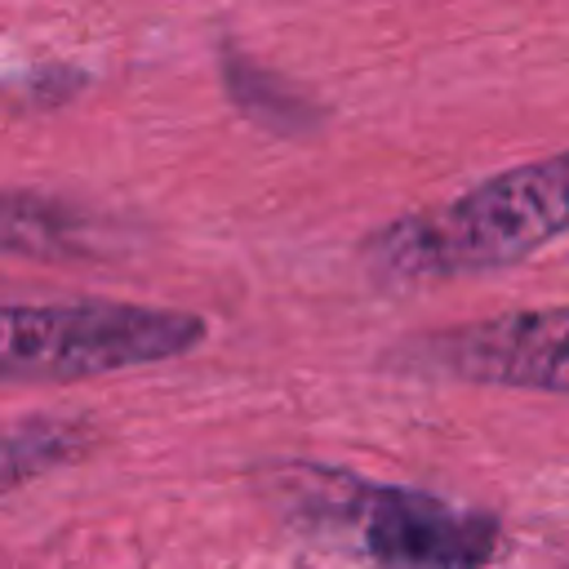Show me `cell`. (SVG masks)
<instances>
[{"instance_id":"cell-3","label":"cell","mask_w":569,"mask_h":569,"mask_svg":"<svg viewBox=\"0 0 569 569\" xmlns=\"http://www.w3.org/2000/svg\"><path fill=\"white\" fill-rule=\"evenodd\" d=\"M209 338L196 311L76 298L0 307V387L84 382L120 369L178 360Z\"/></svg>"},{"instance_id":"cell-7","label":"cell","mask_w":569,"mask_h":569,"mask_svg":"<svg viewBox=\"0 0 569 569\" xmlns=\"http://www.w3.org/2000/svg\"><path fill=\"white\" fill-rule=\"evenodd\" d=\"M218 71H222V89L236 102V111L249 116L253 124H262L267 133L307 138V133H316L325 124L320 102H311L298 84H289L284 76L267 71L249 53H240L231 40L218 44Z\"/></svg>"},{"instance_id":"cell-5","label":"cell","mask_w":569,"mask_h":569,"mask_svg":"<svg viewBox=\"0 0 569 569\" xmlns=\"http://www.w3.org/2000/svg\"><path fill=\"white\" fill-rule=\"evenodd\" d=\"M89 209L49 191H0V258H89L93 249Z\"/></svg>"},{"instance_id":"cell-4","label":"cell","mask_w":569,"mask_h":569,"mask_svg":"<svg viewBox=\"0 0 569 569\" xmlns=\"http://www.w3.org/2000/svg\"><path fill=\"white\" fill-rule=\"evenodd\" d=\"M382 365L413 378L569 396V302L409 333Z\"/></svg>"},{"instance_id":"cell-2","label":"cell","mask_w":569,"mask_h":569,"mask_svg":"<svg viewBox=\"0 0 569 569\" xmlns=\"http://www.w3.org/2000/svg\"><path fill=\"white\" fill-rule=\"evenodd\" d=\"M569 236V151L529 160L378 227L360 253L387 280L480 276Z\"/></svg>"},{"instance_id":"cell-1","label":"cell","mask_w":569,"mask_h":569,"mask_svg":"<svg viewBox=\"0 0 569 569\" xmlns=\"http://www.w3.org/2000/svg\"><path fill=\"white\" fill-rule=\"evenodd\" d=\"M267 489L298 529L342 547L365 569H493L507 551L493 511L413 485H382L325 462H280L267 471Z\"/></svg>"},{"instance_id":"cell-8","label":"cell","mask_w":569,"mask_h":569,"mask_svg":"<svg viewBox=\"0 0 569 569\" xmlns=\"http://www.w3.org/2000/svg\"><path fill=\"white\" fill-rule=\"evenodd\" d=\"M89 84V76L80 67H67V62H53V67H36L18 80H9L0 93L13 102V107H27V111H49V107H62L71 102L80 89Z\"/></svg>"},{"instance_id":"cell-6","label":"cell","mask_w":569,"mask_h":569,"mask_svg":"<svg viewBox=\"0 0 569 569\" xmlns=\"http://www.w3.org/2000/svg\"><path fill=\"white\" fill-rule=\"evenodd\" d=\"M98 427L89 418L67 413H31L0 431V498L36 485L62 467L84 462L98 449Z\"/></svg>"}]
</instances>
